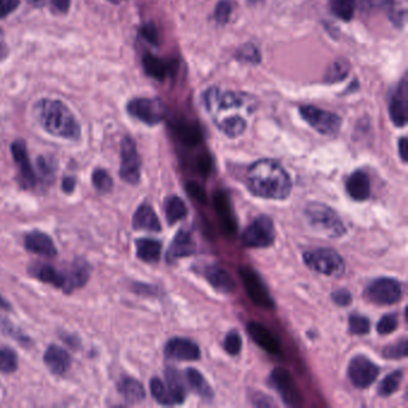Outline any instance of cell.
<instances>
[{
  "instance_id": "obj_1",
  "label": "cell",
  "mask_w": 408,
  "mask_h": 408,
  "mask_svg": "<svg viewBox=\"0 0 408 408\" xmlns=\"http://www.w3.org/2000/svg\"><path fill=\"white\" fill-rule=\"evenodd\" d=\"M204 102L216 126L230 138L243 135L247 128L243 113L252 114L257 109L254 97L236 91H220L217 88L209 89L204 93Z\"/></svg>"
},
{
  "instance_id": "obj_2",
  "label": "cell",
  "mask_w": 408,
  "mask_h": 408,
  "mask_svg": "<svg viewBox=\"0 0 408 408\" xmlns=\"http://www.w3.org/2000/svg\"><path fill=\"white\" fill-rule=\"evenodd\" d=\"M247 181L252 194L260 198L282 200L291 193L292 183L287 170L277 160H257L247 173Z\"/></svg>"
},
{
  "instance_id": "obj_3",
  "label": "cell",
  "mask_w": 408,
  "mask_h": 408,
  "mask_svg": "<svg viewBox=\"0 0 408 408\" xmlns=\"http://www.w3.org/2000/svg\"><path fill=\"white\" fill-rule=\"evenodd\" d=\"M38 125L51 135L63 139L80 140L82 130L75 114L60 100L41 98L33 107Z\"/></svg>"
},
{
  "instance_id": "obj_4",
  "label": "cell",
  "mask_w": 408,
  "mask_h": 408,
  "mask_svg": "<svg viewBox=\"0 0 408 408\" xmlns=\"http://www.w3.org/2000/svg\"><path fill=\"white\" fill-rule=\"evenodd\" d=\"M308 223L314 232L329 239H339L346 232V227L337 212L324 204L312 202L305 209Z\"/></svg>"
},
{
  "instance_id": "obj_5",
  "label": "cell",
  "mask_w": 408,
  "mask_h": 408,
  "mask_svg": "<svg viewBox=\"0 0 408 408\" xmlns=\"http://www.w3.org/2000/svg\"><path fill=\"white\" fill-rule=\"evenodd\" d=\"M127 113L148 126H155L168 116V107L160 98L138 97L126 105Z\"/></svg>"
},
{
  "instance_id": "obj_6",
  "label": "cell",
  "mask_w": 408,
  "mask_h": 408,
  "mask_svg": "<svg viewBox=\"0 0 408 408\" xmlns=\"http://www.w3.org/2000/svg\"><path fill=\"white\" fill-rule=\"evenodd\" d=\"M304 261L317 273L340 277L345 272V262L340 254L332 248H319L304 252Z\"/></svg>"
},
{
  "instance_id": "obj_7",
  "label": "cell",
  "mask_w": 408,
  "mask_h": 408,
  "mask_svg": "<svg viewBox=\"0 0 408 408\" xmlns=\"http://www.w3.org/2000/svg\"><path fill=\"white\" fill-rule=\"evenodd\" d=\"M299 114L304 121L320 135H335L340 130L342 120L338 114L320 109L315 105H302Z\"/></svg>"
},
{
  "instance_id": "obj_8",
  "label": "cell",
  "mask_w": 408,
  "mask_h": 408,
  "mask_svg": "<svg viewBox=\"0 0 408 408\" xmlns=\"http://www.w3.org/2000/svg\"><path fill=\"white\" fill-rule=\"evenodd\" d=\"M239 274L243 282L244 289L247 291V295L252 299V303L264 309H273L274 299L269 294V289L261 278L260 274L247 266L240 267Z\"/></svg>"
},
{
  "instance_id": "obj_9",
  "label": "cell",
  "mask_w": 408,
  "mask_h": 408,
  "mask_svg": "<svg viewBox=\"0 0 408 408\" xmlns=\"http://www.w3.org/2000/svg\"><path fill=\"white\" fill-rule=\"evenodd\" d=\"M275 230L272 219L269 216L257 217L242 235V243L248 248H266L273 244Z\"/></svg>"
},
{
  "instance_id": "obj_10",
  "label": "cell",
  "mask_w": 408,
  "mask_h": 408,
  "mask_svg": "<svg viewBox=\"0 0 408 408\" xmlns=\"http://www.w3.org/2000/svg\"><path fill=\"white\" fill-rule=\"evenodd\" d=\"M269 382L287 406L299 407L303 405V395L301 394L295 379L289 371L282 368H275L269 375Z\"/></svg>"
},
{
  "instance_id": "obj_11",
  "label": "cell",
  "mask_w": 408,
  "mask_h": 408,
  "mask_svg": "<svg viewBox=\"0 0 408 408\" xmlns=\"http://www.w3.org/2000/svg\"><path fill=\"white\" fill-rule=\"evenodd\" d=\"M366 299L370 302L382 305H391L399 302L402 296L401 284L393 278H377L365 289Z\"/></svg>"
},
{
  "instance_id": "obj_12",
  "label": "cell",
  "mask_w": 408,
  "mask_h": 408,
  "mask_svg": "<svg viewBox=\"0 0 408 408\" xmlns=\"http://www.w3.org/2000/svg\"><path fill=\"white\" fill-rule=\"evenodd\" d=\"M120 176L130 185H137L140 180V158L137 144L130 135L123 137L121 142V167Z\"/></svg>"
},
{
  "instance_id": "obj_13",
  "label": "cell",
  "mask_w": 408,
  "mask_h": 408,
  "mask_svg": "<svg viewBox=\"0 0 408 408\" xmlns=\"http://www.w3.org/2000/svg\"><path fill=\"white\" fill-rule=\"evenodd\" d=\"M379 374V368L365 356H356L351 359L347 369L349 379L354 387L365 389L370 387Z\"/></svg>"
},
{
  "instance_id": "obj_14",
  "label": "cell",
  "mask_w": 408,
  "mask_h": 408,
  "mask_svg": "<svg viewBox=\"0 0 408 408\" xmlns=\"http://www.w3.org/2000/svg\"><path fill=\"white\" fill-rule=\"evenodd\" d=\"M13 160L17 165L18 181L24 188H33L38 183V176L30 163L28 150L24 140L18 139L11 145Z\"/></svg>"
},
{
  "instance_id": "obj_15",
  "label": "cell",
  "mask_w": 408,
  "mask_h": 408,
  "mask_svg": "<svg viewBox=\"0 0 408 408\" xmlns=\"http://www.w3.org/2000/svg\"><path fill=\"white\" fill-rule=\"evenodd\" d=\"M389 116L396 127H405L408 120V85L407 78L400 82L395 93H393L389 102Z\"/></svg>"
},
{
  "instance_id": "obj_16",
  "label": "cell",
  "mask_w": 408,
  "mask_h": 408,
  "mask_svg": "<svg viewBox=\"0 0 408 408\" xmlns=\"http://www.w3.org/2000/svg\"><path fill=\"white\" fill-rule=\"evenodd\" d=\"M165 357L175 361H198L202 354L199 346L185 338H174L167 342L165 347Z\"/></svg>"
},
{
  "instance_id": "obj_17",
  "label": "cell",
  "mask_w": 408,
  "mask_h": 408,
  "mask_svg": "<svg viewBox=\"0 0 408 408\" xmlns=\"http://www.w3.org/2000/svg\"><path fill=\"white\" fill-rule=\"evenodd\" d=\"M249 337L259 347L265 349L266 352L271 354H279L282 352V346L278 338L274 335L267 327L259 322H249L247 324Z\"/></svg>"
},
{
  "instance_id": "obj_18",
  "label": "cell",
  "mask_w": 408,
  "mask_h": 408,
  "mask_svg": "<svg viewBox=\"0 0 408 408\" xmlns=\"http://www.w3.org/2000/svg\"><path fill=\"white\" fill-rule=\"evenodd\" d=\"M34 277L41 282L51 284L53 287H59L63 292H72L70 274L68 272H60L51 265H36L30 271Z\"/></svg>"
},
{
  "instance_id": "obj_19",
  "label": "cell",
  "mask_w": 408,
  "mask_h": 408,
  "mask_svg": "<svg viewBox=\"0 0 408 408\" xmlns=\"http://www.w3.org/2000/svg\"><path fill=\"white\" fill-rule=\"evenodd\" d=\"M144 72L152 80H165L176 70L175 61H167L152 53H145L142 59Z\"/></svg>"
},
{
  "instance_id": "obj_20",
  "label": "cell",
  "mask_w": 408,
  "mask_h": 408,
  "mask_svg": "<svg viewBox=\"0 0 408 408\" xmlns=\"http://www.w3.org/2000/svg\"><path fill=\"white\" fill-rule=\"evenodd\" d=\"M213 202H215L216 211L218 213L224 232L229 234V235L235 234L236 229H237L235 215H234L230 199L227 197V194L224 190L216 192Z\"/></svg>"
},
{
  "instance_id": "obj_21",
  "label": "cell",
  "mask_w": 408,
  "mask_h": 408,
  "mask_svg": "<svg viewBox=\"0 0 408 408\" xmlns=\"http://www.w3.org/2000/svg\"><path fill=\"white\" fill-rule=\"evenodd\" d=\"M43 361L52 374L58 376L66 374L71 368V356L59 346H50L45 352Z\"/></svg>"
},
{
  "instance_id": "obj_22",
  "label": "cell",
  "mask_w": 408,
  "mask_h": 408,
  "mask_svg": "<svg viewBox=\"0 0 408 408\" xmlns=\"http://www.w3.org/2000/svg\"><path fill=\"white\" fill-rule=\"evenodd\" d=\"M346 190L356 202H365L371 194L370 179L363 170H356L346 182Z\"/></svg>"
},
{
  "instance_id": "obj_23",
  "label": "cell",
  "mask_w": 408,
  "mask_h": 408,
  "mask_svg": "<svg viewBox=\"0 0 408 408\" xmlns=\"http://www.w3.org/2000/svg\"><path fill=\"white\" fill-rule=\"evenodd\" d=\"M195 252H197V248H195V243H194L190 232L180 230L170 244V248L167 252V260L169 262H175L181 257L193 255Z\"/></svg>"
},
{
  "instance_id": "obj_24",
  "label": "cell",
  "mask_w": 408,
  "mask_h": 408,
  "mask_svg": "<svg viewBox=\"0 0 408 408\" xmlns=\"http://www.w3.org/2000/svg\"><path fill=\"white\" fill-rule=\"evenodd\" d=\"M24 245H26L28 252L40 254L43 257H55L58 252L51 237L45 232H38V230L29 232L27 235Z\"/></svg>"
},
{
  "instance_id": "obj_25",
  "label": "cell",
  "mask_w": 408,
  "mask_h": 408,
  "mask_svg": "<svg viewBox=\"0 0 408 408\" xmlns=\"http://www.w3.org/2000/svg\"><path fill=\"white\" fill-rule=\"evenodd\" d=\"M173 133L179 143L188 148H194L202 142V133L197 123L187 121H177L174 123Z\"/></svg>"
},
{
  "instance_id": "obj_26",
  "label": "cell",
  "mask_w": 408,
  "mask_h": 408,
  "mask_svg": "<svg viewBox=\"0 0 408 408\" xmlns=\"http://www.w3.org/2000/svg\"><path fill=\"white\" fill-rule=\"evenodd\" d=\"M205 278L216 290L222 294H232L235 290L236 282L225 269L219 266H209L205 269Z\"/></svg>"
},
{
  "instance_id": "obj_27",
  "label": "cell",
  "mask_w": 408,
  "mask_h": 408,
  "mask_svg": "<svg viewBox=\"0 0 408 408\" xmlns=\"http://www.w3.org/2000/svg\"><path fill=\"white\" fill-rule=\"evenodd\" d=\"M133 229L145 230V232H160L162 230L160 222L156 212L148 204H143L138 207L133 216Z\"/></svg>"
},
{
  "instance_id": "obj_28",
  "label": "cell",
  "mask_w": 408,
  "mask_h": 408,
  "mask_svg": "<svg viewBox=\"0 0 408 408\" xmlns=\"http://www.w3.org/2000/svg\"><path fill=\"white\" fill-rule=\"evenodd\" d=\"M165 384L173 398L174 404H182L186 399V381L177 369L168 368L165 370Z\"/></svg>"
},
{
  "instance_id": "obj_29",
  "label": "cell",
  "mask_w": 408,
  "mask_h": 408,
  "mask_svg": "<svg viewBox=\"0 0 408 408\" xmlns=\"http://www.w3.org/2000/svg\"><path fill=\"white\" fill-rule=\"evenodd\" d=\"M137 255L140 260L148 264H156L160 261L162 243L153 239H139L135 241Z\"/></svg>"
},
{
  "instance_id": "obj_30",
  "label": "cell",
  "mask_w": 408,
  "mask_h": 408,
  "mask_svg": "<svg viewBox=\"0 0 408 408\" xmlns=\"http://www.w3.org/2000/svg\"><path fill=\"white\" fill-rule=\"evenodd\" d=\"M185 381L190 386V389L195 394H198L199 396H202L204 399H212L213 398L212 388L207 383L205 377L202 376V372L197 370V369H193V368L186 369Z\"/></svg>"
},
{
  "instance_id": "obj_31",
  "label": "cell",
  "mask_w": 408,
  "mask_h": 408,
  "mask_svg": "<svg viewBox=\"0 0 408 408\" xmlns=\"http://www.w3.org/2000/svg\"><path fill=\"white\" fill-rule=\"evenodd\" d=\"M119 391L130 404H138L145 399L143 384L139 381L130 379V377H126L119 383Z\"/></svg>"
},
{
  "instance_id": "obj_32",
  "label": "cell",
  "mask_w": 408,
  "mask_h": 408,
  "mask_svg": "<svg viewBox=\"0 0 408 408\" xmlns=\"http://www.w3.org/2000/svg\"><path fill=\"white\" fill-rule=\"evenodd\" d=\"M165 217L169 225L174 224L185 218L187 215V207L183 200L177 195L169 197L165 204Z\"/></svg>"
},
{
  "instance_id": "obj_33",
  "label": "cell",
  "mask_w": 408,
  "mask_h": 408,
  "mask_svg": "<svg viewBox=\"0 0 408 408\" xmlns=\"http://www.w3.org/2000/svg\"><path fill=\"white\" fill-rule=\"evenodd\" d=\"M357 0H331L329 8L333 15L341 21L349 22L354 17Z\"/></svg>"
},
{
  "instance_id": "obj_34",
  "label": "cell",
  "mask_w": 408,
  "mask_h": 408,
  "mask_svg": "<svg viewBox=\"0 0 408 408\" xmlns=\"http://www.w3.org/2000/svg\"><path fill=\"white\" fill-rule=\"evenodd\" d=\"M404 379V371L395 370L387 375L384 379H382V382L379 383V395L383 396V398H387L391 396L398 391L400 388V384Z\"/></svg>"
},
{
  "instance_id": "obj_35",
  "label": "cell",
  "mask_w": 408,
  "mask_h": 408,
  "mask_svg": "<svg viewBox=\"0 0 408 408\" xmlns=\"http://www.w3.org/2000/svg\"><path fill=\"white\" fill-rule=\"evenodd\" d=\"M150 389H151V394L157 402H160V405H165V406H172L174 404L173 398L169 393L167 384L165 382H162L158 377H153L150 382Z\"/></svg>"
},
{
  "instance_id": "obj_36",
  "label": "cell",
  "mask_w": 408,
  "mask_h": 408,
  "mask_svg": "<svg viewBox=\"0 0 408 408\" xmlns=\"http://www.w3.org/2000/svg\"><path fill=\"white\" fill-rule=\"evenodd\" d=\"M18 358L17 354L13 352V349H0V371L5 374H11L17 370Z\"/></svg>"
},
{
  "instance_id": "obj_37",
  "label": "cell",
  "mask_w": 408,
  "mask_h": 408,
  "mask_svg": "<svg viewBox=\"0 0 408 408\" xmlns=\"http://www.w3.org/2000/svg\"><path fill=\"white\" fill-rule=\"evenodd\" d=\"M93 183L98 192L107 193L113 188V179L105 169H96L93 174Z\"/></svg>"
},
{
  "instance_id": "obj_38",
  "label": "cell",
  "mask_w": 408,
  "mask_h": 408,
  "mask_svg": "<svg viewBox=\"0 0 408 408\" xmlns=\"http://www.w3.org/2000/svg\"><path fill=\"white\" fill-rule=\"evenodd\" d=\"M370 4L374 8L386 9L387 11H389V17H391V21L396 23V26H399L400 23L404 22L405 11L396 13L395 10H394L395 0H370Z\"/></svg>"
},
{
  "instance_id": "obj_39",
  "label": "cell",
  "mask_w": 408,
  "mask_h": 408,
  "mask_svg": "<svg viewBox=\"0 0 408 408\" xmlns=\"http://www.w3.org/2000/svg\"><path fill=\"white\" fill-rule=\"evenodd\" d=\"M349 73V66L345 61L338 60L333 63L326 73V80L328 83H337L339 80H344Z\"/></svg>"
},
{
  "instance_id": "obj_40",
  "label": "cell",
  "mask_w": 408,
  "mask_h": 408,
  "mask_svg": "<svg viewBox=\"0 0 408 408\" xmlns=\"http://www.w3.org/2000/svg\"><path fill=\"white\" fill-rule=\"evenodd\" d=\"M370 331V321L362 315L349 317V332L354 335H365Z\"/></svg>"
},
{
  "instance_id": "obj_41",
  "label": "cell",
  "mask_w": 408,
  "mask_h": 408,
  "mask_svg": "<svg viewBox=\"0 0 408 408\" xmlns=\"http://www.w3.org/2000/svg\"><path fill=\"white\" fill-rule=\"evenodd\" d=\"M38 169L43 180H46L47 182L54 180L55 172H56V163L54 160H52L50 157H38Z\"/></svg>"
},
{
  "instance_id": "obj_42",
  "label": "cell",
  "mask_w": 408,
  "mask_h": 408,
  "mask_svg": "<svg viewBox=\"0 0 408 408\" xmlns=\"http://www.w3.org/2000/svg\"><path fill=\"white\" fill-rule=\"evenodd\" d=\"M236 59L255 65V63H259L261 61L260 52H259L257 47L252 46V45H244L243 47L239 48L237 54H236Z\"/></svg>"
},
{
  "instance_id": "obj_43",
  "label": "cell",
  "mask_w": 408,
  "mask_h": 408,
  "mask_svg": "<svg viewBox=\"0 0 408 408\" xmlns=\"http://www.w3.org/2000/svg\"><path fill=\"white\" fill-rule=\"evenodd\" d=\"M407 339L398 341L394 345H389L383 349V357L388 359H400L407 356Z\"/></svg>"
},
{
  "instance_id": "obj_44",
  "label": "cell",
  "mask_w": 408,
  "mask_h": 408,
  "mask_svg": "<svg viewBox=\"0 0 408 408\" xmlns=\"http://www.w3.org/2000/svg\"><path fill=\"white\" fill-rule=\"evenodd\" d=\"M234 5L230 0H220L218 4L216 5L215 20L219 24H225L230 20Z\"/></svg>"
},
{
  "instance_id": "obj_45",
  "label": "cell",
  "mask_w": 408,
  "mask_h": 408,
  "mask_svg": "<svg viewBox=\"0 0 408 408\" xmlns=\"http://www.w3.org/2000/svg\"><path fill=\"white\" fill-rule=\"evenodd\" d=\"M224 349L230 356H237L242 349V338L237 331H232L224 340Z\"/></svg>"
},
{
  "instance_id": "obj_46",
  "label": "cell",
  "mask_w": 408,
  "mask_h": 408,
  "mask_svg": "<svg viewBox=\"0 0 408 408\" xmlns=\"http://www.w3.org/2000/svg\"><path fill=\"white\" fill-rule=\"evenodd\" d=\"M398 324H399L398 316L395 314H388V315L383 316L382 319L379 321L377 332L381 335H387L398 328Z\"/></svg>"
},
{
  "instance_id": "obj_47",
  "label": "cell",
  "mask_w": 408,
  "mask_h": 408,
  "mask_svg": "<svg viewBox=\"0 0 408 408\" xmlns=\"http://www.w3.org/2000/svg\"><path fill=\"white\" fill-rule=\"evenodd\" d=\"M142 38L150 43L152 46H158L160 45V35H158V30H157L156 26L150 22V23H145L139 30Z\"/></svg>"
},
{
  "instance_id": "obj_48",
  "label": "cell",
  "mask_w": 408,
  "mask_h": 408,
  "mask_svg": "<svg viewBox=\"0 0 408 408\" xmlns=\"http://www.w3.org/2000/svg\"><path fill=\"white\" fill-rule=\"evenodd\" d=\"M332 299L335 302V304L340 305V307H347L352 303V294L346 289H339L335 290L332 294Z\"/></svg>"
},
{
  "instance_id": "obj_49",
  "label": "cell",
  "mask_w": 408,
  "mask_h": 408,
  "mask_svg": "<svg viewBox=\"0 0 408 408\" xmlns=\"http://www.w3.org/2000/svg\"><path fill=\"white\" fill-rule=\"evenodd\" d=\"M21 5V0H0V20L15 13Z\"/></svg>"
},
{
  "instance_id": "obj_50",
  "label": "cell",
  "mask_w": 408,
  "mask_h": 408,
  "mask_svg": "<svg viewBox=\"0 0 408 408\" xmlns=\"http://www.w3.org/2000/svg\"><path fill=\"white\" fill-rule=\"evenodd\" d=\"M187 192L193 197L195 200H198L202 204H206L207 198L205 190H202V187L197 183V182L190 181L187 183Z\"/></svg>"
},
{
  "instance_id": "obj_51",
  "label": "cell",
  "mask_w": 408,
  "mask_h": 408,
  "mask_svg": "<svg viewBox=\"0 0 408 408\" xmlns=\"http://www.w3.org/2000/svg\"><path fill=\"white\" fill-rule=\"evenodd\" d=\"M53 9L59 13H66L71 6V0H48Z\"/></svg>"
},
{
  "instance_id": "obj_52",
  "label": "cell",
  "mask_w": 408,
  "mask_h": 408,
  "mask_svg": "<svg viewBox=\"0 0 408 408\" xmlns=\"http://www.w3.org/2000/svg\"><path fill=\"white\" fill-rule=\"evenodd\" d=\"M408 144H407V138L406 137H402L401 139L399 140V155L401 157V160L402 162H407L408 160Z\"/></svg>"
},
{
  "instance_id": "obj_53",
  "label": "cell",
  "mask_w": 408,
  "mask_h": 408,
  "mask_svg": "<svg viewBox=\"0 0 408 408\" xmlns=\"http://www.w3.org/2000/svg\"><path fill=\"white\" fill-rule=\"evenodd\" d=\"M76 179L75 177H65L63 181V190L65 193H72L76 187Z\"/></svg>"
},
{
  "instance_id": "obj_54",
  "label": "cell",
  "mask_w": 408,
  "mask_h": 408,
  "mask_svg": "<svg viewBox=\"0 0 408 408\" xmlns=\"http://www.w3.org/2000/svg\"><path fill=\"white\" fill-rule=\"evenodd\" d=\"M34 8H43L48 3V0H27Z\"/></svg>"
},
{
  "instance_id": "obj_55",
  "label": "cell",
  "mask_w": 408,
  "mask_h": 408,
  "mask_svg": "<svg viewBox=\"0 0 408 408\" xmlns=\"http://www.w3.org/2000/svg\"><path fill=\"white\" fill-rule=\"evenodd\" d=\"M0 308H4V309H10V304L8 301H5L1 296H0Z\"/></svg>"
},
{
  "instance_id": "obj_56",
  "label": "cell",
  "mask_w": 408,
  "mask_h": 408,
  "mask_svg": "<svg viewBox=\"0 0 408 408\" xmlns=\"http://www.w3.org/2000/svg\"><path fill=\"white\" fill-rule=\"evenodd\" d=\"M110 3H113V4H120L122 1H126V0H108Z\"/></svg>"
},
{
  "instance_id": "obj_57",
  "label": "cell",
  "mask_w": 408,
  "mask_h": 408,
  "mask_svg": "<svg viewBox=\"0 0 408 408\" xmlns=\"http://www.w3.org/2000/svg\"><path fill=\"white\" fill-rule=\"evenodd\" d=\"M0 35H3V31H1V29H0Z\"/></svg>"
}]
</instances>
